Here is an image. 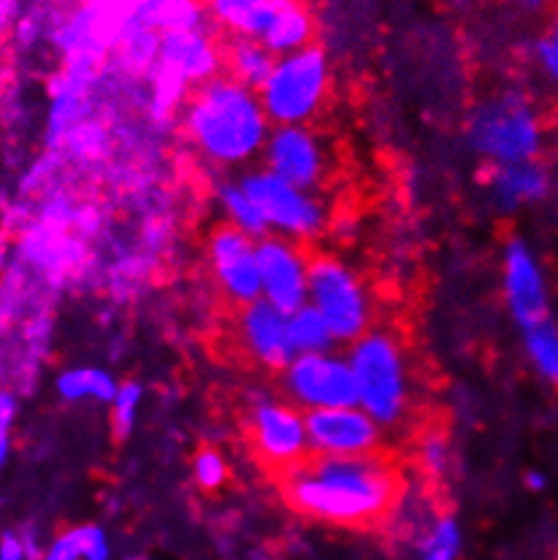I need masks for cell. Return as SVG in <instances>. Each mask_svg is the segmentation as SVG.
<instances>
[{"mask_svg":"<svg viewBox=\"0 0 558 560\" xmlns=\"http://www.w3.org/2000/svg\"><path fill=\"white\" fill-rule=\"evenodd\" d=\"M282 493L304 517L361 528L393 510L398 499V474L377 453L358 458L312 455L284 471Z\"/></svg>","mask_w":558,"mask_h":560,"instance_id":"1","label":"cell"},{"mask_svg":"<svg viewBox=\"0 0 558 560\" xmlns=\"http://www.w3.org/2000/svg\"><path fill=\"white\" fill-rule=\"evenodd\" d=\"M182 128L198 158L218 168H242L264 158L271 125L258 90L220 73L187 95Z\"/></svg>","mask_w":558,"mask_h":560,"instance_id":"2","label":"cell"},{"mask_svg":"<svg viewBox=\"0 0 558 560\" xmlns=\"http://www.w3.org/2000/svg\"><path fill=\"white\" fill-rule=\"evenodd\" d=\"M545 133L543 112L521 90H502L480 101L466 119V144L491 168L539 160Z\"/></svg>","mask_w":558,"mask_h":560,"instance_id":"3","label":"cell"},{"mask_svg":"<svg viewBox=\"0 0 558 560\" xmlns=\"http://www.w3.org/2000/svg\"><path fill=\"white\" fill-rule=\"evenodd\" d=\"M347 360L356 376L358 407L383 428L398 425L409 409V374L402 341L391 330L372 328L350 345Z\"/></svg>","mask_w":558,"mask_h":560,"instance_id":"4","label":"cell"},{"mask_svg":"<svg viewBox=\"0 0 558 560\" xmlns=\"http://www.w3.org/2000/svg\"><path fill=\"white\" fill-rule=\"evenodd\" d=\"M332 90V62L317 44L277 57L269 79L258 90L271 125H310Z\"/></svg>","mask_w":558,"mask_h":560,"instance_id":"5","label":"cell"},{"mask_svg":"<svg viewBox=\"0 0 558 560\" xmlns=\"http://www.w3.org/2000/svg\"><path fill=\"white\" fill-rule=\"evenodd\" d=\"M225 73L223 44L207 25L163 33L161 55L152 71V98L158 106H174L201 84Z\"/></svg>","mask_w":558,"mask_h":560,"instance_id":"6","label":"cell"},{"mask_svg":"<svg viewBox=\"0 0 558 560\" xmlns=\"http://www.w3.org/2000/svg\"><path fill=\"white\" fill-rule=\"evenodd\" d=\"M332 328L336 345H356L372 330V301L361 277L339 257H312L310 262V299Z\"/></svg>","mask_w":558,"mask_h":560,"instance_id":"7","label":"cell"},{"mask_svg":"<svg viewBox=\"0 0 558 560\" xmlns=\"http://www.w3.org/2000/svg\"><path fill=\"white\" fill-rule=\"evenodd\" d=\"M239 182L258 206L269 236L304 242V238L317 236L326 225V209L317 201L315 192L279 179L269 168L247 171Z\"/></svg>","mask_w":558,"mask_h":560,"instance_id":"8","label":"cell"},{"mask_svg":"<svg viewBox=\"0 0 558 560\" xmlns=\"http://www.w3.org/2000/svg\"><path fill=\"white\" fill-rule=\"evenodd\" d=\"M282 390L284 398L301 411L358 404L350 360L336 350L315 352V355H295L282 371Z\"/></svg>","mask_w":558,"mask_h":560,"instance_id":"9","label":"cell"},{"mask_svg":"<svg viewBox=\"0 0 558 560\" xmlns=\"http://www.w3.org/2000/svg\"><path fill=\"white\" fill-rule=\"evenodd\" d=\"M502 295L518 328L550 317V279L537 249L521 236L507 238L502 249Z\"/></svg>","mask_w":558,"mask_h":560,"instance_id":"10","label":"cell"},{"mask_svg":"<svg viewBox=\"0 0 558 560\" xmlns=\"http://www.w3.org/2000/svg\"><path fill=\"white\" fill-rule=\"evenodd\" d=\"M249 436L260 460L275 468H293L310 453L306 411L279 398H258L249 409Z\"/></svg>","mask_w":558,"mask_h":560,"instance_id":"11","label":"cell"},{"mask_svg":"<svg viewBox=\"0 0 558 560\" xmlns=\"http://www.w3.org/2000/svg\"><path fill=\"white\" fill-rule=\"evenodd\" d=\"M207 260L214 284L233 306H249L260 301L258 242L233 225H220L209 233Z\"/></svg>","mask_w":558,"mask_h":560,"instance_id":"12","label":"cell"},{"mask_svg":"<svg viewBox=\"0 0 558 560\" xmlns=\"http://www.w3.org/2000/svg\"><path fill=\"white\" fill-rule=\"evenodd\" d=\"M306 433H310V453L326 458L374 455L383 444V425L358 404L306 411Z\"/></svg>","mask_w":558,"mask_h":560,"instance_id":"13","label":"cell"},{"mask_svg":"<svg viewBox=\"0 0 558 560\" xmlns=\"http://www.w3.org/2000/svg\"><path fill=\"white\" fill-rule=\"evenodd\" d=\"M310 257L301 253L299 242L266 236L258 242L260 299L293 314L310 299Z\"/></svg>","mask_w":558,"mask_h":560,"instance_id":"14","label":"cell"},{"mask_svg":"<svg viewBox=\"0 0 558 560\" xmlns=\"http://www.w3.org/2000/svg\"><path fill=\"white\" fill-rule=\"evenodd\" d=\"M264 168L301 190L315 192L326 179L328 158L310 125H277L266 141Z\"/></svg>","mask_w":558,"mask_h":560,"instance_id":"15","label":"cell"},{"mask_svg":"<svg viewBox=\"0 0 558 560\" xmlns=\"http://www.w3.org/2000/svg\"><path fill=\"white\" fill-rule=\"evenodd\" d=\"M236 334L249 360L269 371H284V365L295 358L293 339H290V317L269 301L239 308Z\"/></svg>","mask_w":558,"mask_h":560,"instance_id":"16","label":"cell"},{"mask_svg":"<svg viewBox=\"0 0 558 560\" xmlns=\"http://www.w3.org/2000/svg\"><path fill=\"white\" fill-rule=\"evenodd\" d=\"M550 190H554V171L543 160L493 165L486 176L488 201L502 214L532 209V206L543 203Z\"/></svg>","mask_w":558,"mask_h":560,"instance_id":"17","label":"cell"},{"mask_svg":"<svg viewBox=\"0 0 558 560\" xmlns=\"http://www.w3.org/2000/svg\"><path fill=\"white\" fill-rule=\"evenodd\" d=\"M315 31V16L304 0H266L249 38H258L275 57H284L312 47Z\"/></svg>","mask_w":558,"mask_h":560,"instance_id":"18","label":"cell"},{"mask_svg":"<svg viewBox=\"0 0 558 560\" xmlns=\"http://www.w3.org/2000/svg\"><path fill=\"white\" fill-rule=\"evenodd\" d=\"M114 31L98 3H84L55 22L53 42L68 62H101L112 51Z\"/></svg>","mask_w":558,"mask_h":560,"instance_id":"19","label":"cell"},{"mask_svg":"<svg viewBox=\"0 0 558 560\" xmlns=\"http://www.w3.org/2000/svg\"><path fill=\"white\" fill-rule=\"evenodd\" d=\"M161 33L147 27L136 16L125 14L114 31L112 55L125 71L152 73L158 66V55H161Z\"/></svg>","mask_w":558,"mask_h":560,"instance_id":"20","label":"cell"},{"mask_svg":"<svg viewBox=\"0 0 558 560\" xmlns=\"http://www.w3.org/2000/svg\"><path fill=\"white\" fill-rule=\"evenodd\" d=\"M128 14L161 33V36L163 33L209 25L201 0H133Z\"/></svg>","mask_w":558,"mask_h":560,"instance_id":"21","label":"cell"},{"mask_svg":"<svg viewBox=\"0 0 558 560\" xmlns=\"http://www.w3.org/2000/svg\"><path fill=\"white\" fill-rule=\"evenodd\" d=\"M119 382L98 365H73L57 374L55 393L66 404H112Z\"/></svg>","mask_w":558,"mask_h":560,"instance_id":"22","label":"cell"},{"mask_svg":"<svg viewBox=\"0 0 558 560\" xmlns=\"http://www.w3.org/2000/svg\"><path fill=\"white\" fill-rule=\"evenodd\" d=\"M223 55L228 77H233L236 82L247 84L253 90L264 88V82L269 79L271 68L277 62V57L258 38L249 36H228V42L223 44Z\"/></svg>","mask_w":558,"mask_h":560,"instance_id":"23","label":"cell"},{"mask_svg":"<svg viewBox=\"0 0 558 560\" xmlns=\"http://www.w3.org/2000/svg\"><path fill=\"white\" fill-rule=\"evenodd\" d=\"M523 355L548 387H558V323L554 317L521 330Z\"/></svg>","mask_w":558,"mask_h":560,"instance_id":"24","label":"cell"},{"mask_svg":"<svg viewBox=\"0 0 558 560\" xmlns=\"http://www.w3.org/2000/svg\"><path fill=\"white\" fill-rule=\"evenodd\" d=\"M218 203L220 211L225 214V225H233L236 231L247 233L255 242L269 236V228H266L264 217H260L258 206H255L249 192L244 190L242 182H223L218 187Z\"/></svg>","mask_w":558,"mask_h":560,"instance_id":"25","label":"cell"},{"mask_svg":"<svg viewBox=\"0 0 558 560\" xmlns=\"http://www.w3.org/2000/svg\"><path fill=\"white\" fill-rule=\"evenodd\" d=\"M290 317V339H293L295 355H315V352H328L336 347V339L315 306L304 304L295 308Z\"/></svg>","mask_w":558,"mask_h":560,"instance_id":"26","label":"cell"},{"mask_svg":"<svg viewBox=\"0 0 558 560\" xmlns=\"http://www.w3.org/2000/svg\"><path fill=\"white\" fill-rule=\"evenodd\" d=\"M207 20L228 36H249L266 0H201Z\"/></svg>","mask_w":558,"mask_h":560,"instance_id":"27","label":"cell"},{"mask_svg":"<svg viewBox=\"0 0 558 560\" xmlns=\"http://www.w3.org/2000/svg\"><path fill=\"white\" fill-rule=\"evenodd\" d=\"M464 547V534L453 514H440L426 525L418 541L420 560H458Z\"/></svg>","mask_w":558,"mask_h":560,"instance_id":"28","label":"cell"},{"mask_svg":"<svg viewBox=\"0 0 558 560\" xmlns=\"http://www.w3.org/2000/svg\"><path fill=\"white\" fill-rule=\"evenodd\" d=\"M532 66L548 90L558 95V0L545 14L543 27L532 42Z\"/></svg>","mask_w":558,"mask_h":560,"instance_id":"29","label":"cell"},{"mask_svg":"<svg viewBox=\"0 0 558 560\" xmlns=\"http://www.w3.org/2000/svg\"><path fill=\"white\" fill-rule=\"evenodd\" d=\"M141 401H144V387L139 382H123L114 396V401L109 404L112 409V422H114V431L117 436H128L130 431L136 428V420H139V411H141Z\"/></svg>","mask_w":558,"mask_h":560,"instance_id":"30","label":"cell"},{"mask_svg":"<svg viewBox=\"0 0 558 560\" xmlns=\"http://www.w3.org/2000/svg\"><path fill=\"white\" fill-rule=\"evenodd\" d=\"M193 479L201 485L204 490H218L223 488L228 479V463L218 450L207 447L193 458Z\"/></svg>","mask_w":558,"mask_h":560,"instance_id":"31","label":"cell"},{"mask_svg":"<svg viewBox=\"0 0 558 560\" xmlns=\"http://www.w3.org/2000/svg\"><path fill=\"white\" fill-rule=\"evenodd\" d=\"M79 541H82V558L84 560H109L112 547L109 536L101 525H79Z\"/></svg>","mask_w":558,"mask_h":560,"instance_id":"32","label":"cell"},{"mask_svg":"<svg viewBox=\"0 0 558 560\" xmlns=\"http://www.w3.org/2000/svg\"><path fill=\"white\" fill-rule=\"evenodd\" d=\"M420 460L423 468L431 474H445L450 463V444L445 436H429L420 444Z\"/></svg>","mask_w":558,"mask_h":560,"instance_id":"33","label":"cell"},{"mask_svg":"<svg viewBox=\"0 0 558 560\" xmlns=\"http://www.w3.org/2000/svg\"><path fill=\"white\" fill-rule=\"evenodd\" d=\"M38 560H84L82 558V541H79V530L71 528L60 534L57 539L49 541L47 550L42 552Z\"/></svg>","mask_w":558,"mask_h":560,"instance_id":"34","label":"cell"},{"mask_svg":"<svg viewBox=\"0 0 558 560\" xmlns=\"http://www.w3.org/2000/svg\"><path fill=\"white\" fill-rule=\"evenodd\" d=\"M42 558V552L33 550L31 541L25 536L14 534V530H5L3 539H0V560H36Z\"/></svg>","mask_w":558,"mask_h":560,"instance_id":"35","label":"cell"},{"mask_svg":"<svg viewBox=\"0 0 558 560\" xmlns=\"http://www.w3.org/2000/svg\"><path fill=\"white\" fill-rule=\"evenodd\" d=\"M14 411L16 404L9 393H3V401H0V460H9V431H11V422H14Z\"/></svg>","mask_w":558,"mask_h":560,"instance_id":"36","label":"cell"},{"mask_svg":"<svg viewBox=\"0 0 558 560\" xmlns=\"http://www.w3.org/2000/svg\"><path fill=\"white\" fill-rule=\"evenodd\" d=\"M512 3H515L521 11H526V14L539 16V14H548V11L556 5V0H512Z\"/></svg>","mask_w":558,"mask_h":560,"instance_id":"37","label":"cell"},{"mask_svg":"<svg viewBox=\"0 0 558 560\" xmlns=\"http://www.w3.org/2000/svg\"><path fill=\"white\" fill-rule=\"evenodd\" d=\"M526 488L528 490H537V493H539V490H545V488H548V474L539 471V468L528 471L526 474Z\"/></svg>","mask_w":558,"mask_h":560,"instance_id":"38","label":"cell"},{"mask_svg":"<svg viewBox=\"0 0 558 560\" xmlns=\"http://www.w3.org/2000/svg\"><path fill=\"white\" fill-rule=\"evenodd\" d=\"M22 3H27V5H33V9H42V5H47V3H53V0H22Z\"/></svg>","mask_w":558,"mask_h":560,"instance_id":"39","label":"cell"},{"mask_svg":"<svg viewBox=\"0 0 558 560\" xmlns=\"http://www.w3.org/2000/svg\"><path fill=\"white\" fill-rule=\"evenodd\" d=\"M139 560H155V558H139Z\"/></svg>","mask_w":558,"mask_h":560,"instance_id":"40","label":"cell"}]
</instances>
